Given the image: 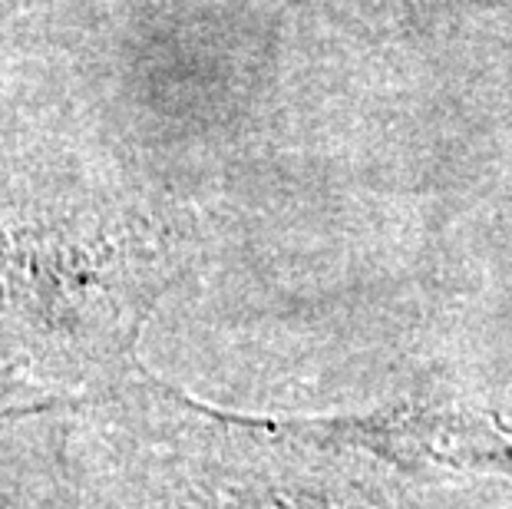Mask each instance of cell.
Masks as SVG:
<instances>
[{"label":"cell","instance_id":"1","mask_svg":"<svg viewBox=\"0 0 512 509\" xmlns=\"http://www.w3.org/2000/svg\"><path fill=\"white\" fill-rule=\"evenodd\" d=\"M268 427L314 450H364L403 470L512 476V427L470 407L394 404L364 417L275 420Z\"/></svg>","mask_w":512,"mask_h":509}]
</instances>
